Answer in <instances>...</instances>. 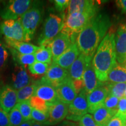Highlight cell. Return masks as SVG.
I'll use <instances>...</instances> for the list:
<instances>
[{"mask_svg": "<svg viewBox=\"0 0 126 126\" xmlns=\"http://www.w3.org/2000/svg\"><path fill=\"white\" fill-rule=\"evenodd\" d=\"M5 41L8 47H11L22 54H34L39 48V47L28 42H17L8 39H5Z\"/></svg>", "mask_w": 126, "mask_h": 126, "instance_id": "22", "label": "cell"}, {"mask_svg": "<svg viewBox=\"0 0 126 126\" xmlns=\"http://www.w3.org/2000/svg\"><path fill=\"white\" fill-rule=\"evenodd\" d=\"M54 2L55 8L59 12H64L70 4L69 0H55Z\"/></svg>", "mask_w": 126, "mask_h": 126, "instance_id": "38", "label": "cell"}, {"mask_svg": "<svg viewBox=\"0 0 126 126\" xmlns=\"http://www.w3.org/2000/svg\"><path fill=\"white\" fill-rule=\"evenodd\" d=\"M7 45L0 39V78L7 65L9 53Z\"/></svg>", "mask_w": 126, "mask_h": 126, "instance_id": "31", "label": "cell"}, {"mask_svg": "<svg viewBox=\"0 0 126 126\" xmlns=\"http://www.w3.org/2000/svg\"><path fill=\"white\" fill-rule=\"evenodd\" d=\"M86 94L84 89L77 94L74 100L68 105V113L67 119L72 122H78L88 112Z\"/></svg>", "mask_w": 126, "mask_h": 126, "instance_id": "7", "label": "cell"}, {"mask_svg": "<svg viewBox=\"0 0 126 126\" xmlns=\"http://www.w3.org/2000/svg\"><path fill=\"white\" fill-rule=\"evenodd\" d=\"M72 44L71 39L67 34L61 32L58 34L48 44L51 48L53 61L60 56Z\"/></svg>", "mask_w": 126, "mask_h": 126, "instance_id": "16", "label": "cell"}, {"mask_svg": "<svg viewBox=\"0 0 126 126\" xmlns=\"http://www.w3.org/2000/svg\"><path fill=\"white\" fill-rule=\"evenodd\" d=\"M31 0L7 1L0 9V17L4 20H16L26 13L33 5Z\"/></svg>", "mask_w": 126, "mask_h": 126, "instance_id": "6", "label": "cell"}, {"mask_svg": "<svg viewBox=\"0 0 126 126\" xmlns=\"http://www.w3.org/2000/svg\"><path fill=\"white\" fill-rule=\"evenodd\" d=\"M56 89L59 100L67 105H70L78 94L70 77L57 86Z\"/></svg>", "mask_w": 126, "mask_h": 126, "instance_id": "14", "label": "cell"}, {"mask_svg": "<svg viewBox=\"0 0 126 126\" xmlns=\"http://www.w3.org/2000/svg\"><path fill=\"white\" fill-rule=\"evenodd\" d=\"M36 87L35 82H33L31 84L17 91L18 103L29 100L33 96Z\"/></svg>", "mask_w": 126, "mask_h": 126, "instance_id": "27", "label": "cell"}, {"mask_svg": "<svg viewBox=\"0 0 126 126\" xmlns=\"http://www.w3.org/2000/svg\"><path fill=\"white\" fill-rule=\"evenodd\" d=\"M32 120L35 122L40 123H45L47 122L49 118L48 113H46L39 111L32 108Z\"/></svg>", "mask_w": 126, "mask_h": 126, "instance_id": "34", "label": "cell"}, {"mask_svg": "<svg viewBox=\"0 0 126 126\" xmlns=\"http://www.w3.org/2000/svg\"><path fill=\"white\" fill-rule=\"evenodd\" d=\"M92 59L82 54H80L78 58L72 63L70 69L69 74L72 81L82 79V76L86 66Z\"/></svg>", "mask_w": 126, "mask_h": 126, "instance_id": "20", "label": "cell"}, {"mask_svg": "<svg viewBox=\"0 0 126 126\" xmlns=\"http://www.w3.org/2000/svg\"><path fill=\"white\" fill-rule=\"evenodd\" d=\"M115 50L118 64L124 65L126 62V29L124 25H121L115 37Z\"/></svg>", "mask_w": 126, "mask_h": 126, "instance_id": "15", "label": "cell"}, {"mask_svg": "<svg viewBox=\"0 0 126 126\" xmlns=\"http://www.w3.org/2000/svg\"><path fill=\"white\" fill-rule=\"evenodd\" d=\"M36 89L33 96L44 100L48 103H53L59 101L56 88L45 81L43 78L35 81Z\"/></svg>", "mask_w": 126, "mask_h": 126, "instance_id": "10", "label": "cell"}, {"mask_svg": "<svg viewBox=\"0 0 126 126\" xmlns=\"http://www.w3.org/2000/svg\"><path fill=\"white\" fill-rule=\"evenodd\" d=\"M107 126H126V120L115 114Z\"/></svg>", "mask_w": 126, "mask_h": 126, "instance_id": "39", "label": "cell"}, {"mask_svg": "<svg viewBox=\"0 0 126 126\" xmlns=\"http://www.w3.org/2000/svg\"><path fill=\"white\" fill-rule=\"evenodd\" d=\"M80 126H99L94 122V117L90 114H86L79 120Z\"/></svg>", "mask_w": 126, "mask_h": 126, "instance_id": "37", "label": "cell"}, {"mask_svg": "<svg viewBox=\"0 0 126 126\" xmlns=\"http://www.w3.org/2000/svg\"></svg>", "mask_w": 126, "mask_h": 126, "instance_id": "49", "label": "cell"}, {"mask_svg": "<svg viewBox=\"0 0 126 126\" xmlns=\"http://www.w3.org/2000/svg\"><path fill=\"white\" fill-rule=\"evenodd\" d=\"M49 68V65L46 63L36 61L32 65L28 66V70L31 74L33 77L45 75Z\"/></svg>", "mask_w": 126, "mask_h": 126, "instance_id": "29", "label": "cell"}, {"mask_svg": "<svg viewBox=\"0 0 126 126\" xmlns=\"http://www.w3.org/2000/svg\"><path fill=\"white\" fill-rule=\"evenodd\" d=\"M74 85L75 90L77 94H78L84 88L83 86V82L82 79H79V80H75V81H73Z\"/></svg>", "mask_w": 126, "mask_h": 126, "instance_id": "41", "label": "cell"}, {"mask_svg": "<svg viewBox=\"0 0 126 126\" xmlns=\"http://www.w3.org/2000/svg\"><path fill=\"white\" fill-rule=\"evenodd\" d=\"M8 49L10 51L11 53L12 58L19 65L22 66L25 68L28 66L33 64L34 62H36V59L34 54H22L16 51L15 49L11 47H8Z\"/></svg>", "mask_w": 126, "mask_h": 126, "instance_id": "25", "label": "cell"}, {"mask_svg": "<svg viewBox=\"0 0 126 126\" xmlns=\"http://www.w3.org/2000/svg\"><path fill=\"white\" fill-rule=\"evenodd\" d=\"M84 90L87 94L96 89L99 86L104 85L106 83L99 81L96 76L92 61L88 64L82 76Z\"/></svg>", "mask_w": 126, "mask_h": 126, "instance_id": "19", "label": "cell"}, {"mask_svg": "<svg viewBox=\"0 0 126 126\" xmlns=\"http://www.w3.org/2000/svg\"><path fill=\"white\" fill-rule=\"evenodd\" d=\"M17 103V91L8 85L0 83V108L9 114Z\"/></svg>", "mask_w": 126, "mask_h": 126, "instance_id": "9", "label": "cell"}, {"mask_svg": "<svg viewBox=\"0 0 126 126\" xmlns=\"http://www.w3.org/2000/svg\"><path fill=\"white\" fill-rule=\"evenodd\" d=\"M116 115L126 120V98L123 97L119 100Z\"/></svg>", "mask_w": 126, "mask_h": 126, "instance_id": "36", "label": "cell"}, {"mask_svg": "<svg viewBox=\"0 0 126 126\" xmlns=\"http://www.w3.org/2000/svg\"><path fill=\"white\" fill-rule=\"evenodd\" d=\"M97 7L94 1L71 0L68 7V15L73 13L93 12L97 13Z\"/></svg>", "mask_w": 126, "mask_h": 126, "instance_id": "21", "label": "cell"}, {"mask_svg": "<svg viewBox=\"0 0 126 126\" xmlns=\"http://www.w3.org/2000/svg\"><path fill=\"white\" fill-rule=\"evenodd\" d=\"M80 54L77 43H73L53 63L68 70Z\"/></svg>", "mask_w": 126, "mask_h": 126, "instance_id": "18", "label": "cell"}, {"mask_svg": "<svg viewBox=\"0 0 126 126\" xmlns=\"http://www.w3.org/2000/svg\"><path fill=\"white\" fill-rule=\"evenodd\" d=\"M0 33L5 39L23 42L25 41L24 31L20 19L4 20L0 22Z\"/></svg>", "mask_w": 126, "mask_h": 126, "instance_id": "8", "label": "cell"}, {"mask_svg": "<svg viewBox=\"0 0 126 126\" xmlns=\"http://www.w3.org/2000/svg\"><path fill=\"white\" fill-rule=\"evenodd\" d=\"M116 4L126 15V0H119L116 1Z\"/></svg>", "mask_w": 126, "mask_h": 126, "instance_id": "42", "label": "cell"}, {"mask_svg": "<svg viewBox=\"0 0 126 126\" xmlns=\"http://www.w3.org/2000/svg\"><path fill=\"white\" fill-rule=\"evenodd\" d=\"M36 60L38 62L50 64L53 59L51 48L48 44L40 46L37 51L34 53Z\"/></svg>", "mask_w": 126, "mask_h": 126, "instance_id": "26", "label": "cell"}, {"mask_svg": "<svg viewBox=\"0 0 126 126\" xmlns=\"http://www.w3.org/2000/svg\"><path fill=\"white\" fill-rule=\"evenodd\" d=\"M42 8L34 2L31 8L19 18L24 31L25 41L28 42L33 39L37 28L42 20Z\"/></svg>", "mask_w": 126, "mask_h": 126, "instance_id": "4", "label": "cell"}, {"mask_svg": "<svg viewBox=\"0 0 126 126\" xmlns=\"http://www.w3.org/2000/svg\"><path fill=\"white\" fill-rule=\"evenodd\" d=\"M57 126H79L76 123L69 120H64L60 123L58 124Z\"/></svg>", "mask_w": 126, "mask_h": 126, "instance_id": "43", "label": "cell"}, {"mask_svg": "<svg viewBox=\"0 0 126 126\" xmlns=\"http://www.w3.org/2000/svg\"><path fill=\"white\" fill-rule=\"evenodd\" d=\"M34 122V121L32 120H29L27 121V122H24L23 123H22L19 126H32V124H33V123Z\"/></svg>", "mask_w": 126, "mask_h": 126, "instance_id": "44", "label": "cell"}, {"mask_svg": "<svg viewBox=\"0 0 126 126\" xmlns=\"http://www.w3.org/2000/svg\"><path fill=\"white\" fill-rule=\"evenodd\" d=\"M32 82V79L28 74L26 68L22 66L16 65L12 73V87L16 91H18Z\"/></svg>", "mask_w": 126, "mask_h": 126, "instance_id": "17", "label": "cell"}, {"mask_svg": "<svg viewBox=\"0 0 126 126\" xmlns=\"http://www.w3.org/2000/svg\"><path fill=\"white\" fill-rule=\"evenodd\" d=\"M32 108L42 112L48 113V103L39 97L33 96L29 99Z\"/></svg>", "mask_w": 126, "mask_h": 126, "instance_id": "32", "label": "cell"}, {"mask_svg": "<svg viewBox=\"0 0 126 126\" xmlns=\"http://www.w3.org/2000/svg\"><path fill=\"white\" fill-rule=\"evenodd\" d=\"M124 97H126V90H125V92H124Z\"/></svg>", "mask_w": 126, "mask_h": 126, "instance_id": "46", "label": "cell"}, {"mask_svg": "<svg viewBox=\"0 0 126 126\" xmlns=\"http://www.w3.org/2000/svg\"><path fill=\"white\" fill-rule=\"evenodd\" d=\"M106 84L99 86L87 94L86 99L88 112L91 114H93L97 109L103 106L105 99L108 95V89Z\"/></svg>", "mask_w": 126, "mask_h": 126, "instance_id": "12", "label": "cell"}, {"mask_svg": "<svg viewBox=\"0 0 126 126\" xmlns=\"http://www.w3.org/2000/svg\"><path fill=\"white\" fill-rule=\"evenodd\" d=\"M68 77H70L68 71L52 63L43 78L52 86L56 88Z\"/></svg>", "mask_w": 126, "mask_h": 126, "instance_id": "13", "label": "cell"}, {"mask_svg": "<svg viewBox=\"0 0 126 126\" xmlns=\"http://www.w3.org/2000/svg\"><path fill=\"white\" fill-rule=\"evenodd\" d=\"M124 26H125V28H126V24L124 25Z\"/></svg>", "mask_w": 126, "mask_h": 126, "instance_id": "47", "label": "cell"}, {"mask_svg": "<svg viewBox=\"0 0 126 126\" xmlns=\"http://www.w3.org/2000/svg\"><path fill=\"white\" fill-rule=\"evenodd\" d=\"M119 102V99L111 95V94H108V96H107L106 99H105V102H104L103 106L109 110L117 111Z\"/></svg>", "mask_w": 126, "mask_h": 126, "instance_id": "35", "label": "cell"}, {"mask_svg": "<svg viewBox=\"0 0 126 126\" xmlns=\"http://www.w3.org/2000/svg\"><path fill=\"white\" fill-rule=\"evenodd\" d=\"M68 113V105L63 103L60 100L53 103H48L49 118L45 125L54 126L60 124L67 117Z\"/></svg>", "mask_w": 126, "mask_h": 126, "instance_id": "11", "label": "cell"}, {"mask_svg": "<svg viewBox=\"0 0 126 126\" xmlns=\"http://www.w3.org/2000/svg\"><path fill=\"white\" fill-rule=\"evenodd\" d=\"M106 85L108 89V94L120 99L124 96L126 88V83H109Z\"/></svg>", "mask_w": 126, "mask_h": 126, "instance_id": "28", "label": "cell"}, {"mask_svg": "<svg viewBox=\"0 0 126 126\" xmlns=\"http://www.w3.org/2000/svg\"><path fill=\"white\" fill-rule=\"evenodd\" d=\"M109 83H126V69L117 64L112 68L108 75Z\"/></svg>", "mask_w": 126, "mask_h": 126, "instance_id": "24", "label": "cell"}, {"mask_svg": "<svg viewBox=\"0 0 126 126\" xmlns=\"http://www.w3.org/2000/svg\"><path fill=\"white\" fill-rule=\"evenodd\" d=\"M64 20V16L61 17L56 14H50L46 19L42 31L37 39V43L40 46L49 44L62 31Z\"/></svg>", "mask_w": 126, "mask_h": 126, "instance_id": "5", "label": "cell"}, {"mask_svg": "<svg viewBox=\"0 0 126 126\" xmlns=\"http://www.w3.org/2000/svg\"><path fill=\"white\" fill-rule=\"evenodd\" d=\"M8 116L11 126H19L24 122L22 116L16 106L12 109Z\"/></svg>", "mask_w": 126, "mask_h": 126, "instance_id": "33", "label": "cell"}, {"mask_svg": "<svg viewBox=\"0 0 126 126\" xmlns=\"http://www.w3.org/2000/svg\"><path fill=\"white\" fill-rule=\"evenodd\" d=\"M96 15L97 13L93 12L73 13L68 15L64 20V27L61 32L70 36L72 43H76L79 33Z\"/></svg>", "mask_w": 126, "mask_h": 126, "instance_id": "3", "label": "cell"}, {"mask_svg": "<svg viewBox=\"0 0 126 126\" xmlns=\"http://www.w3.org/2000/svg\"><path fill=\"white\" fill-rule=\"evenodd\" d=\"M96 76L99 81L106 83L110 71L117 64L115 50V35L110 32L100 42L92 60Z\"/></svg>", "mask_w": 126, "mask_h": 126, "instance_id": "2", "label": "cell"}, {"mask_svg": "<svg viewBox=\"0 0 126 126\" xmlns=\"http://www.w3.org/2000/svg\"><path fill=\"white\" fill-rule=\"evenodd\" d=\"M117 113V111L109 110L104 107L99 108L94 114V119L99 126H107L109 122Z\"/></svg>", "mask_w": 126, "mask_h": 126, "instance_id": "23", "label": "cell"}, {"mask_svg": "<svg viewBox=\"0 0 126 126\" xmlns=\"http://www.w3.org/2000/svg\"><path fill=\"white\" fill-rule=\"evenodd\" d=\"M111 25L108 15L94 16L77 36L76 43L80 53L92 59Z\"/></svg>", "mask_w": 126, "mask_h": 126, "instance_id": "1", "label": "cell"}, {"mask_svg": "<svg viewBox=\"0 0 126 126\" xmlns=\"http://www.w3.org/2000/svg\"><path fill=\"white\" fill-rule=\"evenodd\" d=\"M32 126H45V125L43 123H40L34 122Z\"/></svg>", "mask_w": 126, "mask_h": 126, "instance_id": "45", "label": "cell"}, {"mask_svg": "<svg viewBox=\"0 0 126 126\" xmlns=\"http://www.w3.org/2000/svg\"><path fill=\"white\" fill-rule=\"evenodd\" d=\"M0 126H11L8 114L0 108Z\"/></svg>", "mask_w": 126, "mask_h": 126, "instance_id": "40", "label": "cell"}, {"mask_svg": "<svg viewBox=\"0 0 126 126\" xmlns=\"http://www.w3.org/2000/svg\"><path fill=\"white\" fill-rule=\"evenodd\" d=\"M16 106L18 108L20 113H21L24 122L31 120L32 108L31 104H30L29 100H26V101L19 102L16 104Z\"/></svg>", "mask_w": 126, "mask_h": 126, "instance_id": "30", "label": "cell"}, {"mask_svg": "<svg viewBox=\"0 0 126 126\" xmlns=\"http://www.w3.org/2000/svg\"><path fill=\"white\" fill-rule=\"evenodd\" d=\"M45 126H48V125H45Z\"/></svg>", "mask_w": 126, "mask_h": 126, "instance_id": "48", "label": "cell"}]
</instances>
